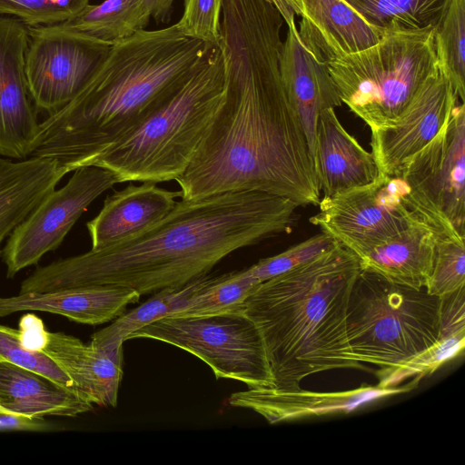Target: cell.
Wrapping results in <instances>:
<instances>
[{"label":"cell","instance_id":"6da1fadb","mask_svg":"<svg viewBox=\"0 0 465 465\" xmlns=\"http://www.w3.org/2000/svg\"><path fill=\"white\" fill-rule=\"evenodd\" d=\"M226 87L190 163L181 199L242 191L318 206L322 192L301 119L280 73L282 41L250 20L222 24Z\"/></svg>","mask_w":465,"mask_h":465},{"label":"cell","instance_id":"7a4b0ae2","mask_svg":"<svg viewBox=\"0 0 465 465\" xmlns=\"http://www.w3.org/2000/svg\"><path fill=\"white\" fill-rule=\"evenodd\" d=\"M298 207L288 198L255 191L182 199L128 239L36 268L19 292L109 285L143 295L182 287L234 251L290 233Z\"/></svg>","mask_w":465,"mask_h":465},{"label":"cell","instance_id":"3957f363","mask_svg":"<svg viewBox=\"0 0 465 465\" xmlns=\"http://www.w3.org/2000/svg\"><path fill=\"white\" fill-rule=\"evenodd\" d=\"M212 47L175 24L114 43L79 93L40 123L30 157L53 159L69 173L91 165L177 89Z\"/></svg>","mask_w":465,"mask_h":465},{"label":"cell","instance_id":"277c9868","mask_svg":"<svg viewBox=\"0 0 465 465\" xmlns=\"http://www.w3.org/2000/svg\"><path fill=\"white\" fill-rule=\"evenodd\" d=\"M361 271L358 257L336 242L310 262L261 282L242 304L258 327L274 387L301 388L318 372L369 371L347 336L349 296Z\"/></svg>","mask_w":465,"mask_h":465},{"label":"cell","instance_id":"5b68a950","mask_svg":"<svg viewBox=\"0 0 465 465\" xmlns=\"http://www.w3.org/2000/svg\"><path fill=\"white\" fill-rule=\"evenodd\" d=\"M225 64L219 45L135 128L91 165L119 183L176 180L187 168L225 94Z\"/></svg>","mask_w":465,"mask_h":465},{"label":"cell","instance_id":"8992f818","mask_svg":"<svg viewBox=\"0 0 465 465\" xmlns=\"http://www.w3.org/2000/svg\"><path fill=\"white\" fill-rule=\"evenodd\" d=\"M435 28L391 29L372 46L328 63L339 95L371 131L394 123L438 66Z\"/></svg>","mask_w":465,"mask_h":465},{"label":"cell","instance_id":"52a82bcc","mask_svg":"<svg viewBox=\"0 0 465 465\" xmlns=\"http://www.w3.org/2000/svg\"><path fill=\"white\" fill-rule=\"evenodd\" d=\"M440 297L361 270L346 313L349 344L355 359L380 369L397 366L438 339Z\"/></svg>","mask_w":465,"mask_h":465},{"label":"cell","instance_id":"ba28073f","mask_svg":"<svg viewBox=\"0 0 465 465\" xmlns=\"http://www.w3.org/2000/svg\"><path fill=\"white\" fill-rule=\"evenodd\" d=\"M318 206L310 223L359 260L418 222L430 223L446 235L459 234L443 214L422 201L397 173H380L368 184L322 197Z\"/></svg>","mask_w":465,"mask_h":465},{"label":"cell","instance_id":"9c48e42d","mask_svg":"<svg viewBox=\"0 0 465 465\" xmlns=\"http://www.w3.org/2000/svg\"><path fill=\"white\" fill-rule=\"evenodd\" d=\"M169 343L204 361L216 379L244 383L248 389L273 388L274 380L262 337L242 312L203 317L167 316L127 336Z\"/></svg>","mask_w":465,"mask_h":465},{"label":"cell","instance_id":"30bf717a","mask_svg":"<svg viewBox=\"0 0 465 465\" xmlns=\"http://www.w3.org/2000/svg\"><path fill=\"white\" fill-rule=\"evenodd\" d=\"M116 183L115 174L105 168L75 169L66 184L48 193L8 236L2 249L6 276L14 277L58 248L88 206Z\"/></svg>","mask_w":465,"mask_h":465},{"label":"cell","instance_id":"8fae6325","mask_svg":"<svg viewBox=\"0 0 465 465\" xmlns=\"http://www.w3.org/2000/svg\"><path fill=\"white\" fill-rule=\"evenodd\" d=\"M25 70L36 111L53 114L83 88L110 46L59 24L28 27Z\"/></svg>","mask_w":465,"mask_h":465},{"label":"cell","instance_id":"7c38bea8","mask_svg":"<svg viewBox=\"0 0 465 465\" xmlns=\"http://www.w3.org/2000/svg\"><path fill=\"white\" fill-rule=\"evenodd\" d=\"M394 173L465 237L464 103H454L439 133Z\"/></svg>","mask_w":465,"mask_h":465},{"label":"cell","instance_id":"4fadbf2b","mask_svg":"<svg viewBox=\"0 0 465 465\" xmlns=\"http://www.w3.org/2000/svg\"><path fill=\"white\" fill-rule=\"evenodd\" d=\"M29 29L19 19L0 15V156H31L39 132L25 70Z\"/></svg>","mask_w":465,"mask_h":465},{"label":"cell","instance_id":"5bb4252c","mask_svg":"<svg viewBox=\"0 0 465 465\" xmlns=\"http://www.w3.org/2000/svg\"><path fill=\"white\" fill-rule=\"evenodd\" d=\"M458 99L438 64L399 118L371 131V153L380 173L393 174L406 159L430 142Z\"/></svg>","mask_w":465,"mask_h":465},{"label":"cell","instance_id":"9a60e30c","mask_svg":"<svg viewBox=\"0 0 465 465\" xmlns=\"http://www.w3.org/2000/svg\"><path fill=\"white\" fill-rule=\"evenodd\" d=\"M421 377L395 387L361 384L342 391L319 392L277 388L247 389L232 393L229 404L261 415L270 424L308 418L344 414L384 398L409 392L418 387Z\"/></svg>","mask_w":465,"mask_h":465},{"label":"cell","instance_id":"2e32d148","mask_svg":"<svg viewBox=\"0 0 465 465\" xmlns=\"http://www.w3.org/2000/svg\"><path fill=\"white\" fill-rule=\"evenodd\" d=\"M287 34L280 57V73L287 98L297 112L315 165L320 113L341 105L328 64L318 59L302 41L295 18L286 23ZM315 168V166H314Z\"/></svg>","mask_w":465,"mask_h":465},{"label":"cell","instance_id":"e0dca14e","mask_svg":"<svg viewBox=\"0 0 465 465\" xmlns=\"http://www.w3.org/2000/svg\"><path fill=\"white\" fill-rule=\"evenodd\" d=\"M301 17L299 35L313 54L329 63L377 44L385 32L343 0H288Z\"/></svg>","mask_w":465,"mask_h":465},{"label":"cell","instance_id":"ac0fdd59","mask_svg":"<svg viewBox=\"0 0 465 465\" xmlns=\"http://www.w3.org/2000/svg\"><path fill=\"white\" fill-rule=\"evenodd\" d=\"M141 295L129 288L109 285L25 292L0 297V317L20 312L59 314L70 321L98 325L120 316Z\"/></svg>","mask_w":465,"mask_h":465},{"label":"cell","instance_id":"d6986e66","mask_svg":"<svg viewBox=\"0 0 465 465\" xmlns=\"http://www.w3.org/2000/svg\"><path fill=\"white\" fill-rule=\"evenodd\" d=\"M314 166L323 198L368 184L380 174L372 153L345 130L334 108L319 114Z\"/></svg>","mask_w":465,"mask_h":465},{"label":"cell","instance_id":"ffe728a7","mask_svg":"<svg viewBox=\"0 0 465 465\" xmlns=\"http://www.w3.org/2000/svg\"><path fill=\"white\" fill-rule=\"evenodd\" d=\"M40 351L68 376L91 403L116 407L123 377V358L63 332H45Z\"/></svg>","mask_w":465,"mask_h":465},{"label":"cell","instance_id":"44dd1931","mask_svg":"<svg viewBox=\"0 0 465 465\" xmlns=\"http://www.w3.org/2000/svg\"><path fill=\"white\" fill-rule=\"evenodd\" d=\"M177 197H181L180 191H168L150 182L115 191L86 224L91 249L107 247L143 231L165 216Z\"/></svg>","mask_w":465,"mask_h":465},{"label":"cell","instance_id":"7402d4cb","mask_svg":"<svg viewBox=\"0 0 465 465\" xmlns=\"http://www.w3.org/2000/svg\"><path fill=\"white\" fill-rule=\"evenodd\" d=\"M445 235L430 223H415L360 259L361 270L395 283L425 288L433 268L438 240Z\"/></svg>","mask_w":465,"mask_h":465},{"label":"cell","instance_id":"603a6c76","mask_svg":"<svg viewBox=\"0 0 465 465\" xmlns=\"http://www.w3.org/2000/svg\"><path fill=\"white\" fill-rule=\"evenodd\" d=\"M0 407L35 418L74 417L94 404L74 389L34 371L0 361Z\"/></svg>","mask_w":465,"mask_h":465},{"label":"cell","instance_id":"cb8c5ba5","mask_svg":"<svg viewBox=\"0 0 465 465\" xmlns=\"http://www.w3.org/2000/svg\"><path fill=\"white\" fill-rule=\"evenodd\" d=\"M69 172L49 158L0 156V247Z\"/></svg>","mask_w":465,"mask_h":465},{"label":"cell","instance_id":"d4e9b609","mask_svg":"<svg viewBox=\"0 0 465 465\" xmlns=\"http://www.w3.org/2000/svg\"><path fill=\"white\" fill-rule=\"evenodd\" d=\"M211 279L212 277L205 275L182 287L167 288L154 292L152 298L138 307L123 312L110 325L94 332L90 343L115 357L123 358L122 347L127 336L153 322L177 312Z\"/></svg>","mask_w":465,"mask_h":465},{"label":"cell","instance_id":"484cf974","mask_svg":"<svg viewBox=\"0 0 465 465\" xmlns=\"http://www.w3.org/2000/svg\"><path fill=\"white\" fill-rule=\"evenodd\" d=\"M151 19L138 0H104L98 5L89 4L59 25L95 43L111 46L146 29Z\"/></svg>","mask_w":465,"mask_h":465},{"label":"cell","instance_id":"4316f807","mask_svg":"<svg viewBox=\"0 0 465 465\" xmlns=\"http://www.w3.org/2000/svg\"><path fill=\"white\" fill-rule=\"evenodd\" d=\"M368 23L385 32L438 25L450 0H343Z\"/></svg>","mask_w":465,"mask_h":465},{"label":"cell","instance_id":"83f0119b","mask_svg":"<svg viewBox=\"0 0 465 465\" xmlns=\"http://www.w3.org/2000/svg\"><path fill=\"white\" fill-rule=\"evenodd\" d=\"M261 282L247 269L212 277L171 317H203L242 312V304Z\"/></svg>","mask_w":465,"mask_h":465},{"label":"cell","instance_id":"f1b7e54d","mask_svg":"<svg viewBox=\"0 0 465 465\" xmlns=\"http://www.w3.org/2000/svg\"><path fill=\"white\" fill-rule=\"evenodd\" d=\"M435 47L439 64L447 74L454 93L465 101V0H450L435 26Z\"/></svg>","mask_w":465,"mask_h":465},{"label":"cell","instance_id":"f546056e","mask_svg":"<svg viewBox=\"0 0 465 465\" xmlns=\"http://www.w3.org/2000/svg\"><path fill=\"white\" fill-rule=\"evenodd\" d=\"M464 348L465 335L438 338L431 346L411 359L394 367L380 369L377 371L378 385L395 387L406 379L430 375L462 352Z\"/></svg>","mask_w":465,"mask_h":465},{"label":"cell","instance_id":"4dcf8cb0","mask_svg":"<svg viewBox=\"0 0 465 465\" xmlns=\"http://www.w3.org/2000/svg\"><path fill=\"white\" fill-rule=\"evenodd\" d=\"M465 287V237L441 236L436 245L431 273L425 290L442 297Z\"/></svg>","mask_w":465,"mask_h":465},{"label":"cell","instance_id":"1f68e13d","mask_svg":"<svg viewBox=\"0 0 465 465\" xmlns=\"http://www.w3.org/2000/svg\"><path fill=\"white\" fill-rule=\"evenodd\" d=\"M90 0H0V15L19 19L28 27L63 23L82 11Z\"/></svg>","mask_w":465,"mask_h":465},{"label":"cell","instance_id":"d6a6232c","mask_svg":"<svg viewBox=\"0 0 465 465\" xmlns=\"http://www.w3.org/2000/svg\"><path fill=\"white\" fill-rule=\"evenodd\" d=\"M0 361H8L26 368L58 384L76 390L72 381L53 360L43 351L31 350L25 345L20 330L1 324Z\"/></svg>","mask_w":465,"mask_h":465},{"label":"cell","instance_id":"836d02e7","mask_svg":"<svg viewBox=\"0 0 465 465\" xmlns=\"http://www.w3.org/2000/svg\"><path fill=\"white\" fill-rule=\"evenodd\" d=\"M336 242L331 235L321 232L279 254L260 260L247 271L251 276L263 282L310 262Z\"/></svg>","mask_w":465,"mask_h":465},{"label":"cell","instance_id":"e575fe53","mask_svg":"<svg viewBox=\"0 0 465 465\" xmlns=\"http://www.w3.org/2000/svg\"><path fill=\"white\" fill-rule=\"evenodd\" d=\"M223 0H184L176 28L183 35L212 46L221 42Z\"/></svg>","mask_w":465,"mask_h":465},{"label":"cell","instance_id":"d590c367","mask_svg":"<svg viewBox=\"0 0 465 465\" xmlns=\"http://www.w3.org/2000/svg\"><path fill=\"white\" fill-rule=\"evenodd\" d=\"M52 426L45 420V418L30 417L0 407V431H38L50 430Z\"/></svg>","mask_w":465,"mask_h":465},{"label":"cell","instance_id":"8d00e7d4","mask_svg":"<svg viewBox=\"0 0 465 465\" xmlns=\"http://www.w3.org/2000/svg\"><path fill=\"white\" fill-rule=\"evenodd\" d=\"M157 23H167L172 15L175 0H138Z\"/></svg>","mask_w":465,"mask_h":465},{"label":"cell","instance_id":"74e56055","mask_svg":"<svg viewBox=\"0 0 465 465\" xmlns=\"http://www.w3.org/2000/svg\"><path fill=\"white\" fill-rule=\"evenodd\" d=\"M269 1H271L280 10L284 8L287 5L286 0H269Z\"/></svg>","mask_w":465,"mask_h":465}]
</instances>
